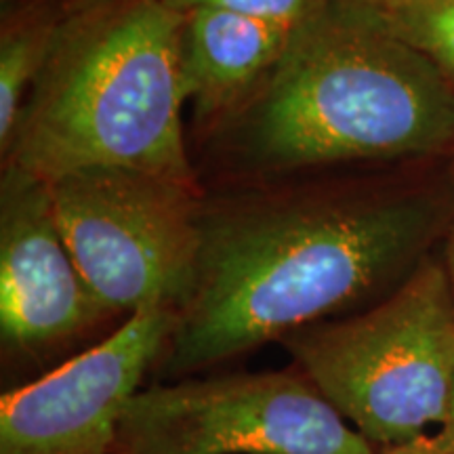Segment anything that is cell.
<instances>
[{"instance_id":"cell-6","label":"cell","mask_w":454,"mask_h":454,"mask_svg":"<svg viewBox=\"0 0 454 454\" xmlns=\"http://www.w3.org/2000/svg\"><path fill=\"white\" fill-rule=\"evenodd\" d=\"M112 454H379L299 371L139 389Z\"/></svg>"},{"instance_id":"cell-11","label":"cell","mask_w":454,"mask_h":454,"mask_svg":"<svg viewBox=\"0 0 454 454\" xmlns=\"http://www.w3.org/2000/svg\"><path fill=\"white\" fill-rule=\"evenodd\" d=\"M357 7L454 84V0H385Z\"/></svg>"},{"instance_id":"cell-8","label":"cell","mask_w":454,"mask_h":454,"mask_svg":"<svg viewBox=\"0 0 454 454\" xmlns=\"http://www.w3.org/2000/svg\"><path fill=\"white\" fill-rule=\"evenodd\" d=\"M107 311L57 225L49 181L4 167L0 184V328L11 348L57 343Z\"/></svg>"},{"instance_id":"cell-7","label":"cell","mask_w":454,"mask_h":454,"mask_svg":"<svg viewBox=\"0 0 454 454\" xmlns=\"http://www.w3.org/2000/svg\"><path fill=\"white\" fill-rule=\"evenodd\" d=\"M177 309L147 308L0 400V454H112L122 412L164 356Z\"/></svg>"},{"instance_id":"cell-4","label":"cell","mask_w":454,"mask_h":454,"mask_svg":"<svg viewBox=\"0 0 454 454\" xmlns=\"http://www.w3.org/2000/svg\"><path fill=\"white\" fill-rule=\"evenodd\" d=\"M280 343L372 446L404 444L444 423L454 383V293L442 261L425 257L362 314L299 328Z\"/></svg>"},{"instance_id":"cell-5","label":"cell","mask_w":454,"mask_h":454,"mask_svg":"<svg viewBox=\"0 0 454 454\" xmlns=\"http://www.w3.org/2000/svg\"><path fill=\"white\" fill-rule=\"evenodd\" d=\"M57 225L107 314L177 309L202 251L196 184L130 168H87L49 181Z\"/></svg>"},{"instance_id":"cell-15","label":"cell","mask_w":454,"mask_h":454,"mask_svg":"<svg viewBox=\"0 0 454 454\" xmlns=\"http://www.w3.org/2000/svg\"><path fill=\"white\" fill-rule=\"evenodd\" d=\"M444 270L448 274V280H450L452 293H454V223L450 225V231H448V240H446V248H444Z\"/></svg>"},{"instance_id":"cell-16","label":"cell","mask_w":454,"mask_h":454,"mask_svg":"<svg viewBox=\"0 0 454 454\" xmlns=\"http://www.w3.org/2000/svg\"><path fill=\"white\" fill-rule=\"evenodd\" d=\"M340 3H351V4H377V3H385V0H340Z\"/></svg>"},{"instance_id":"cell-2","label":"cell","mask_w":454,"mask_h":454,"mask_svg":"<svg viewBox=\"0 0 454 454\" xmlns=\"http://www.w3.org/2000/svg\"><path fill=\"white\" fill-rule=\"evenodd\" d=\"M221 124L259 173L435 154L454 150V84L366 9L328 0Z\"/></svg>"},{"instance_id":"cell-10","label":"cell","mask_w":454,"mask_h":454,"mask_svg":"<svg viewBox=\"0 0 454 454\" xmlns=\"http://www.w3.org/2000/svg\"><path fill=\"white\" fill-rule=\"evenodd\" d=\"M70 3L32 0L27 7L4 13L0 30V147L9 141L27 95L53 53Z\"/></svg>"},{"instance_id":"cell-12","label":"cell","mask_w":454,"mask_h":454,"mask_svg":"<svg viewBox=\"0 0 454 454\" xmlns=\"http://www.w3.org/2000/svg\"><path fill=\"white\" fill-rule=\"evenodd\" d=\"M170 9L187 13L198 7H213L251 15L286 27H297L326 7L328 0H162Z\"/></svg>"},{"instance_id":"cell-9","label":"cell","mask_w":454,"mask_h":454,"mask_svg":"<svg viewBox=\"0 0 454 454\" xmlns=\"http://www.w3.org/2000/svg\"><path fill=\"white\" fill-rule=\"evenodd\" d=\"M293 30L234 11H187L179 76L198 118L221 122L238 110L282 59Z\"/></svg>"},{"instance_id":"cell-14","label":"cell","mask_w":454,"mask_h":454,"mask_svg":"<svg viewBox=\"0 0 454 454\" xmlns=\"http://www.w3.org/2000/svg\"><path fill=\"white\" fill-rule=\"evenodd\" d=\"M434 440L438 442V446L442 450H446L448 454H454V383H452V391H450V402H448V414L442 423V427L438 431H434Z\"/></svg>"},{"instance_id":"cell-13","label":"cell","mask_w":454,"mask_h":454,"mask_svg":"<svg viewBox=\"0 0 454 454\" xmlns=\"http://www.w3.org/2000/svg\"><path fill=\"white\" fill-rule=\"evenodd\" d=\"M379 454H448L438 446L434 435H421V438L404 442V444L379 448Z\"/></svg>"},{"instance_id":"cell-3","label":"cell","mask_w":454,"mask_h":454,"mask_svg":"<svg viewBox=\"0 0 454 454\" xmlns=\"http://www.w3.org/2000/svg\"><path fill=\"white\" fill-rule=\"evenodd\" d=\"M185 13L162 0H72L3 150L43 181L130 168L196 184L181 127Z\"/></svg>"},{"instance_id":"cell-1","label":"cell","mask_w":454,"mask_h":454,"mask_svg":"<svg viewBox=\"0 0 454 454\" xmlns=\"http://www.w3.org/2000/svg\"><path fill=\"white\" fill-rule=\"evenodd\" d=\"M444 219L429 194L311 187L204 200L196 280L164 372L202 371L364 303L421 263Z\"/></svg>"}]
</instances>
